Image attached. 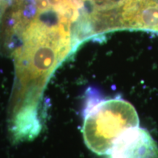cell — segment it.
I'll return each mask as SVG.
<instances>
[{
    "instance_id": "3",
    "label": "cell",
    "mask_w": 158,
    "mask_h": 158,
    "mask_svg": "<svg viewBox=\"0 0 158 158\" xmlns=\"http://www.w3.org/2000/svg\"><path fill=\"white\" fill-rule=\"evenodd\" d=\"M14 0H0V25L2 22L5 13L10 8Z\"/></svg>"
},
{
    "instance_id": "4",
    "label": "cell",
    "mask_w": 158,
    "mask_h": 158,
    "mask_svg": "<svg viewBox=\"0 0 158 158\" xmlns=\"http://www.w3.org/2000/svg\"><path fill=\"white\" fill-rule=\"evenodd\" d=\"M76 1L77 2H78L79 4H80V5H81V6H82V5H83V4H82V2H85V1H88V0H76Z\"/></svg>"
},
{
    "instance_id": "2",
    "label": "cell",
    "mask_w": 158,
    "mask_h": 158,
    "mask_svg": "<svg viewBox=\"0 0 158 158\" xmlns=\"http://www.w3.org/2000/svg\"><path fill=\"white\" fill-rule=\"evenodd\" d=\"M108 155L110 158H158V146L147 130L137 126L124 132Z\"/></svg>"
},
{
    "instance_id": "1",
    "label": "cell",
    "mask_w": 158,
    "mask_h": 158,
    "mask_svg": "<svg viewBox=\"0 0 158 158\" xmlns=\"http://www.w3.org/2000/svg\"><path fill=\"white\" fill-rule=\"evenodd\" d=\"M139 124L137 111L129 102L113 98L100 100L86 108L83 137L86 147L97 155H108L117 138Z\"/></svg>"
}]
</instances>
